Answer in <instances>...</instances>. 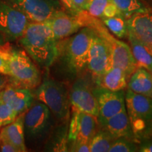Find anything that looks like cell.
I'll list each match as a JSON object with an SVG mask.
<instances>
[{
	"mask_svg": "<svg viewBox=\"0 0 152 152\" xmlns=\"http://www.w3.org/2000/svg\"><path fill=\"white\" fill-rule=\"evenodd\" d=\"M0 74L8 75L10 77L11 71L7 60L0 53Z\"/></svg>",
	"mask_w": 152,
	"mask_h": 152,
	"instance_id": "32",
	"label": "cell"
},
{
	"mask_svg": "<svg viewBox=\"0 0 152 152\" xmlns=\"http://www.w3.org/2000/svg\"><path fill=\"white\" fill-rule=\"evenodd\" d=\"M111 1L127 19L137 13L145 11L148 9L141 0H111Z\"/></svg>",
	"mask_w": 152,
	"mask_h": 152,
	"instance_id": "24",
	"label": "cell"
},
{
	"mask_svg": "<svg viewBox=\"0 0 152 152\" xmlns=\"http://www.w3.org/2000/svg\"><path fill=\"white\" fill-rule=\"evenodd\" d=\"M129 76L122 68L113 66L100 77L94 79L98 87L111 91L125 90L128 86Z\"/></svg>",
	"mask_w": 152,
	"mask_h": 152,
	"instance_id": "18",
	"label": "cell"
},
{
	"mask_svg": "<svg viewBox=\"0 0 152 152\" xmlns=\"http://www.w3.org/2000/svg\"><path fill=\"white\" fill-rule=\"evenodd\" d=\"M150 73H151V75H152V71H151V72H150Z\"/></svg>",
	"mask_w": 152,
	"mask_h": 152,
	"instance_id": "38",
	"label": "cell"
},
{
	"mask_svg": "<svg viewBox=\"0 0 152 152\" xmlns=\"http://www.w3.org/2000/svg\"><path fill=\"white\" fill-rule=\"evenodd\" d=\"M0 53L8 61L11 85L30 90L39 86L41 83L40 72L26 51L0 46Z\"/></svg>",
	"mask_w": 152,
	"mask_h": 152,
	"instance_id": "4",
	"label": "cell"
},
{
	"mask_svg": "<svg viewBox=\"0 0 152 152\" xmlns=\"http://www.w3.org/2000/svg\"><path fill=\"white\" fill-rule=\"evenodd\" d=\"M26 112L18 115L12 123L2 127L0 131V142H7L11 144L18 149V152L28 151L25 141L23 125Z\"/></svg>",
	"mask_w": 152,
	"mask_h": 152,
	"instance_id": "16",
	"label": "cell"
},
{
	"mask_svg": "<svg viewBox=\"0 0 152 152\" xmlns=\"http://www.w3.org/2000/svg\"><path fill=\"white\" fill-rule=\"evenodd\" d=\"M69 101L73 109L94 115L97 118V102L90 83L83 77L74 82L69 92Z\"/></svg>",
	"mask_w": 152,
	"mask_h": 152,
	"instance_id": "11",
	"label": "cell"
},
{
	"mask_svg": "<svg viewBox=\"0 0 152 152\" xmlns=\"http://www.w3.org/2000/svg\"><path fill=\"white\" fill-rule=\"evenodd\" d=\"M115 140L107 131L101 128L91 140L90 152H108Z\"/></svg>",
	"mask_w": 152,
	"mask_h": 152,
	"instance_id": "23",
	"label": "cell"
},
{
	"mask_svg": "<svg viewBox=\"0 0 152 152\" xmlns=\"http://www.w3.org/2000/svg\"><path fill=\"white\" fill-rule=\"evenodd\" d=\"M137 151L152 152V139L144 140L137 144Z\"/></svg>",
	"mask_w": 152,
	"mask_h": 152,
	"instance_id": "33",
	"label": "cell"
},
{
	"mask_svg": "<svg viewBox=\"0 0 152 152\" xmlns=\"http://www.w3.org/2000/svg\"><path fill=\"white\" fill-rule=\"evenodd\" d=\"M9 3L26 15L30 22H44L64 5L59 0H9Z\"/></svg>",
	"mask_w": 152,
	"mask_h": 152,
	"instance_id": "9",
	"label": "cell"
},
{
	"mask_svg": "<svg viewBox=\"0 0 152 152\" xmlns=\"http://www.w3.org/2000/svg\"><path fill=\"white\" fill-rule=\"evenodd\" d=\"M97 118L96 116L80 111L78 135L75 141H83L90 143L93 136L97 131Z\"/></svg>",
	"mask_w": 152,
	"mask_h": 152,
	"instance_id": "21",
	"label": "cell"
},
{
	"mask_svg": "<svg viewBox=\"0 0 152 152\" xmlns=\"http://www.w3.org/2000/svg\"><path fill=\"white\" fill-rule=\"evenodd\" d=\"M102 23L109 31L118 39H123L128 36V21L123 15L111 18H101Z\"/></svg>",
	"mask_w": 152,
	"mask_h": 152,
	"instance_id": "22",
	"label": "cell"
},
{
	"mask_svg": "<svg viewBox=\"0 0 152 152\" xmlns=\"http://www.w3.org/2000/svg\"><path fill=\"white\" fill-rule=\"evenodd\" d=\"M79 113L80 111L73 109L67 136L68 142H71V143L77 140V135H78Z\"/></svg>",
	"mask_w": 152,
	"mask_h": 152,
	"instance_id": "28",
	"label": "cell"
},
{
	"mask_svg": "<svg viewBox=\"0 0 152 152\" xmlns=\"http://www.w3.org/2000/svg\"><path fill=\"white\" fill-rule=\"evenodd\" d=\"M128 89L137 94L152 98V75L144 68H137L129 77Z\"/></svg>",
	"mask_w": 152,
	"mask_h": 152,
	"instance_id": "19",
	"label": "cell"
},
{
	"mask_svg": "<svg viewBox=\"0 0 152 152\" xmlns=\"http://www.w3.org/2000/svg\"><path fill=\"white\" fill-rule=\"evenodd\" d=\"M0 151L2 152H18L16 147L4 142H0Z\"/></svg>",
	"mask_w": 152,
	"mask_h": 152,
	"instance_id": "34",
	"label": "cell"
},
{
	"mask_svg": "<svg viewBox=\"0 0 152 152\" xmlns=\"http://www.w3.org/2000/svg\"><path fill=\"white\" fill-rule=\"evenodd\" d=\"M11 78L8 75L0 74V91L4 89L7 85L10 84Z\"/></svg>",
	"mask_w": 152,
	"mask_h": 152,
	"instance_id": "35",
	"label": "cell"
},
{
	"mask_svg": "<svg viewBox=\"0 0 152 152\" xmlns=\"http://www.w3.org/2000/svg\"><path fill=\"white\" fill-rule=\"evenodd\" d=\"M18 115L10 106L0 101V128L12 123Z\"/></svg>",
	"mask_w": 152,
	"mask_h": 152,
	"instance_id": "26",
	"label": "cell"
},
{
	"mask_svg": "<svg viewBox=\"0 0 152 152\" xmlns=\"http://www.w3.org/2000/svg\"><path fill=\"white\" fill-rule=\"evenodd\" d=\"M90 142L83 141H75L72 142L70 151L90 152Z\"/></svg>",
	"mask_w": 152,
	"mask_h": 152,
	"instance_id": "31",
	"label": "cell"
},
{
	"mask_svg": "<svg viewBox=\"0 0 152 152\" xmlns=\"http://www.w3.org/2000/svg\"><path fill=\"white\" fill-rule=\"evenodd\" d=\"M125 108L136 143L152 139V98L128 89Z\"/></svg>",
	"mask_w": 152,
	"mask_h": 152,
	"instance_id": "5",
	"label": "cell"
},
{
	"mask_svg": "<svg viewBox=\"0 0 152 152\" xmlns=\"http://www.w3.org/2000/svg\"><path fill=\"white\" fill-rule=\"evenodd\" d=\"M99 125L113 138L124 137L135 142L126 109L106 120Z\"/></svg>",
	"mask_w": 152,
	"mask_h": 152,
	"instance_id": "17",
	"label": "cell"
},
{
	"mask_svg": "<svg viewBox=\"0 0 152 152\" xmlns=\"http://www.w3.org/2000/svg\"><path fill=\"white\" fill-rule=\"evenodd\" d=\"M79 16L84 26L92 28L95 33L107 44L111 54L113 66L122 68L130 77L131 74L137 68L131 52L130 45L120 40L118 38L113 37L108 31L106 26H103L102 23L99 22L97 20L94 18L90 19V18H86L85 14H83V11L80 13Z\"/></svg>",
	"mask_w": 152,
	"mask_h": 152,
	"instance_id": "6",
	"label": "cell"
},
{
	"mask_svg": "<svg viewBox=\"0 0 152 152\" xmlns=\"http://www.w3.org/2000/svg\"><path fill=\"white\" fill-rule=\"evenodd\" d=\"M137 151V144L129 139L120 137L114 140L109 152Z\"/></svg>",
	"mask_w": 152,
	"mask_h": 152,
	"instance_id": "25",
	"label": "cell"
},
{
	"mask_svg": "<svg viewBox=\"0 0 152 152\" xmlns=\"http://www.w3.org/2000/svg\"><path fill=\"white\" fill-rule=\"evenodd\" d=\"M30 20L9 1L0 0V36L7 41L18 39L23 34Z\"/></svg>",
	"mask_w": 152,
	"mask_h": 152,
	"instance_id": "8",
	"label": "cell"
},
{
	"mask_svg": "<svg viewBox=\"0 0 152 152\" xmlns=\"http://www.w3.org/2000/svg\"><path fill=\"white\" fill-rule=\"evenodd\" d=\"M95 34L92 28L85 27L75 35L58 41L56 60L60 59L72 75H79L87 67L89 51Z\"/></svg>",
	"mask_w": 152,
	"mask_h": 152,
	"instance_id": "2",
	"label": "cell"
},
{
	"mask_svg": "<svg viewBox=\"0 0 152 152\" xmlns=\"http://www.w3.org/2000/svg\"><path fill=\"white\" fill-rule=\"evenodd\" d=\"M44 22L49 26L58 41L71 37L84 27L78 15L67 14L64 9L58 11Z\"/></svg>",
	"mask_w": 152,
	"mask_h": 152,
	"instance_id": "13",
	"label": "cell"
},
{
	"mask_svg": "<svg viewBox=\"0 0 152 152\" xmlns=\"http://www.w3.org/2000/svg\"><path fill=\"white\" fill-rule=\"evenodd\" d=\"M127 21L128 33L152 51V9L137 13Z\"/></svg>",
	"mask_w": 152,
	"mask_h": 152,
	"instance_id": "14",
	"label": "cell"
},
{
	"mask_svg": "<svg viewBox=\"0 0 152 152\" xmlns=\"http://www.w3.org/2000/svg\"><path fill=\"white\" fill-rule=\"evenodd\" d=\"M141 1L148 9H152V0H141Z\"/></svg>",
	"mask_w": 152,
	"mask_h": 152,
	"instance_id": "37",
	"label": "cell"
},
{
	"mask_svg": "<svg viewBox=\"0 0 152 152\" xmlns=\"http://www.w3.org/2000/svg\"><path fill=\"white\" fill-rule=\"evenodd\" d=\"M33 94L36 99L49 108L58 121L64 123L69 120V92L63 83L52 78H45Z\"/></svg>",
	"mask_w": 152,
	"mask_h": 152,
	"instance_id": "7",
	"label": "cell"
},
{
	"mask_svg": "<svg viewBox=\"0 0 152 152\" xmlns=\"http://www.w3.org/2000/svg\"><path fill=\"white\" fill-rule=\"evenodd\" d=\"M119 15H122L121 11L112 1H110L104 9L102 18H111V17L119 16Z\"/></svg>",
	"mask_w": 152,
	"mask_h": 152,
	"instance_id": "30",
	"label": "cell"
},
{
	"mask_svg": "<svg viewBox=\"0 0 152 152\" xmlns=\"http://www.w3.org/2000/svg\"><path fill=\"white\" fill-rule=\"evenodd\" d=\"M110 1L111 0H90L86 11L91 16L102 18L104 9Z\"/></svg>",
	"mask_w": 152,
	"mask_h": 152,
	"instance_id": "27",
	"label": "cell"
},
{
	"mask_svg": "<svg viewBox=\"0 0 152 152\" xmlns=\"http://www.w3.org/2000/svg\"><path fill=\"white\" fill-rule=\"evenodd\" d=\"M93 93L97 102L99 124L126 109L125 90L111 91L98 87L93 89Z\"/></svg>",
	"mask_w": 152,
	"mask_h": 152,
	"instance_id": "10",
	"label": "cell"
},
{
	"mask_svg": "<svg viewBox=\"0 0 152 152\" xmlns=\"http://www.w3.org/2000/svg\"><path fill=\"white\" fill-rule=\"evenodd\" d=\"M59 1L61 2V4L63 5H64V7H65L66 9H68V11H70V12L72 14V9H71V6L70 4L69 1H68V0H59Z\"/></svg>",
	"mask_w": 152,
	"mask_h": 152,
	"instance_id": "36",
	"label": "cell"
},
{
	"mask_svg": "<svg viewBox=\"0 0 152 152\" xmlns=\"http://www.w3.org/2000/svg\"><path fill=\"white\" fill-rule=\"evenodd\" d=\"M55 117L49 108L38 100L25 113V141L31 147H39L49 138L55 127Z\"/></svg>",
	"mask_w": 152,
	"mask_h": 152,
	"instance_id": "3",
	"label": "cell"
},
{
	"mask_svg": "<svg viewBox=\"0 0 152 152\" xmlns=\"http://www.w3.org/2000/svg\"><path fill=\"white\" fill-rule=\"evenodd\" d=\"M113 66L109 47L102 38L95 34L89 51L87 67L96 79Z\"/></svg>",
	"mask_w": 152,
	"mask_h": 152,
	"instance_id": "12",
	"label": "cell"
},
{
	"mask_svg": "<svg viewBox=\"0 0 152 152\" xmlns=\"http://www.w3.org/2000/svg\"><path fill=\"white\" fill-rule=\"evenodd\" d=\"M127 38L137 67L144 68L149 72L152 71V51L130 34L128 33Z\"/></svg>",
	"mask_w": 152,
	"mask_h": 152,
	"instance_id": "20",
	"label": "cell"
},
{
	"mask_svg": "<svg viewBox=\"0 0 152 152\" xmlns=\"http://www.w3.org/2000/svg\"><path fill=\"white\" fill-rule=\"evenodd\" d=\"M19 42L39 67L49 68L58 56V40L45 22H30Z\"/></svg>",
	"mask_w": 152,
	"mask_h": 152,
	"instance_id": "1",
	"label": "cell"
},
{
	"mask_svg": "<svg viewBox=\"0 0 152 152\" xmlns=\"http://www.w3.org/2000/svg\"><path fill=\"white\" fill-rule=\"evenodd\" d=\"M34 100L31 90L16 87L11 83L0 91V101L10 106L18 115L27 111Z\"/></svg>",
	"mask_w": 152,
	"mask_h": 152,
	"instance_id": "15",
	"label": "cell"
},
{
	"mask_svg": "<svg viewBox=\"0 0 152 152\" xmlns=\"http://www.w3.org/2000/svg\"><path fill=\"white\" fill-rule=\"evenodd\" d=\"M71 6L72 14L77 15L82 11H86L90 0H68Z\"/></svg>",
	"mask_w": 152,
	"mask_h": 152,
	"instance_id": "29",
	"label": "cell"
}]
</instances>
